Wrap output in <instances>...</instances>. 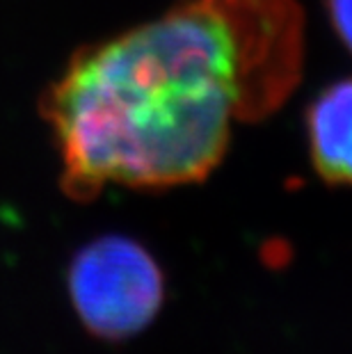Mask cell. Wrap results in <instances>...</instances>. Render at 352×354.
Segmentation results:
<instances>
[{
	"instance_id": "4",
	"label": "cell",
	"mask_w": 352,
	"mask_h": 354,
	"mask_svg": "<svg viewBox=\"0 0 352 354\" xmlns=\"http://www.w3.org/2000/svg\"><path fill=\"white\" fill-rule=\"evenodd\" d=\"M327 10L336 35L352 53V0H327Z\"/></svg>"
},
{
	"instance_id": "1",
	"label": "cell",
	"mask_w": 352,
	"mask_h": 354,
	"mask_svg": "<svg viewBox=\"0 0 352 354\" xmlns=\"http://www.w3.org/2000/svg\"><path fill=\"white\" fill-rule=\"evenodd\" d=\"M304 14L295 0H181L69 59L41 112L62 190L197 183L222 162L234 124L259 122L295 89Z\"/></svg>"
},
{
	"instance_id": "2",
	"label": "cell",
	"mask_w": 352,
	"mask_h": 354,
	"mask_svg": "<svg viewBox=\"0 0 352 354\" xmlns=\"http://www.w3.org/2000/svg\"><path fill=\"white\" fill-rule=\"evenodd\" d=\"M66 283L80 322L103 341L136 336L156 318L165 297L158 263L126 236H103L82 247Z\"/></svg>"
},
{
	"instance_id": "3",
	"label": "cell",
	"mask_w": 352,
	"mask_h": 354,
	"mask_svg": "<svg viewBox=\"0 0 352 354\" xmlns=\"http://www.w3.org/2000/svg\"><path fill=\"white\" fill-rule=\"evenodd\" d=\"M306 138L318 176L352 187V78L332 82L306 112Z\"/></svg>"
}]
</instances>
